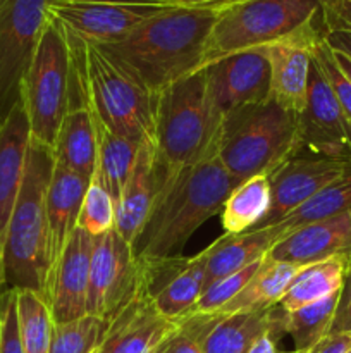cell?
I'll return each instance as SVG.
<instances>
[{
    "mask_svg": "<svg viewBox=\"0 0 351 353\" xmlns=\"http://www.w3.org/2000/svg\"><path fill=\"white\" fill-rule=\"evenodd\" d=\"M298 154V116L270 99L224 116L219 159L240 181L270 174Z\"/></svg>",
    "mask_w": 351,
    "mask_h": 353,
    "instance_id": "5b68a950",
    "label": "cell"
},
{
    "mask_svg": "<svg viewBox=\"0 0 351 353\" xmlns=\"http://www.w3.org/2000/svg\"><path fill=\"white\" fill-rule=\"evenodd\" d=\"M179 326L181 321L167 319L158 312L147 283L107 323L102 340L93 353H151L165 343Z\"/></svg>",
    "mask_w": 351,
    "mask_h": 353,
    "instance_id": "5bb4252c",
    "label": "cell"
},
{
    "mask_svg": "<svg viewBox=\"0 0 351 353\" xmlns=\"http://www.w3.org/2000/svg\"><path fill=\"white\" fill-rule=\"evenodd\" d=\"M203 71L210 99L222 116L270 99V65L265 48L227 55Z\"/></svg>",
    "mask_w": 351,
    "mask_h": 353,
    "instance_id": "4fadbf2b",
    "label": "cell"
},
{
    "mask_svg": "<svg viewBox=\"0 0 351 353\" xmlns=\"http://www.w3.org/2000/svg\"><path fill=\"white\" fill-rule=\"evenodd\" d=\"M160 168L155 154V143L143 141L138 150L136 162L116 203L114 230L129 245L134 243L150 217L160 190Z\"/></svg>",
    "mask_w": 351,
    "mask_h": 353,
    "instance_id": "d6986e66",
    "label": "cell"
},
{
    "mask_svg": "<svg viewBox=\"0 0 351 353\" xmlns=\"http://www.w3.org/2000/svg\"><path fill=\"white\" fill-rule=\"evenodd\" d=\"M85 72L95 119L131 141H153L158 95L126 65L86 40Z\"/></svg>",
    "mask_w": 351,
    "mask_h": 353,
    "instance_id": "52a82bcc",
    "label": "cell"
},
{
    "mask_svg": "<svg viewBox=\"0 0 351 353\" xmlns=\"http://www.w3.org/2000/svg\"><path fill=\"white\" fill-rule=\"evenodd\" d=\"M209 250L189 257L186 264L153 293V303L158 312L172 321H182L193 312L205 288V265Z\"/></svg>",
    "mask_w": 351,
    "mask_h": 353,
    "instance_id": "484cf974",
    "label": "cell"
},
{
    "mask_svg": "<svg viewBox=\"0 0 351 353\" xmlns=\"http://www.w3.org/2000/svg\"><path fill=\"white\" fill-rule=\"evenodd\" d=\"M78 228L93 238L102 236L116 228V202L96 172L89 178L79 210Z\"/></svg>",
    "mask_w": 351,
    "mask_h": 353,
    "instance_id": "d6a6232c",
    "label": "cell"
},
{
    "mask_svg": "<svg viewBox=\"0 0 351 353\" xmlns=\"http://www.w3.org/2000/svg\"><path fill=\"white\" fill-rule=\"evenodd\" d=\"M320 21V0H243L220 10L203 68L227 55L292 40Z\"/></svg>",
    "mask_w": 351,
    "mask_h": 353,
    "instance_id": "8992f818",
    "label": "cell"
},
{
    "mask_svg": "<svg viewBox=\"0 0 351 353\" xmlns=\"http://www.w3.org/2000/svg\"><path fill=\"white\" fill-rule=\"evenodd\" d=\"M346 210H351V162L339 178L323 186L308 202L303 203L277 224H281L288 234L289 231L298 230L305 224L327 219Z\"/></svg>",
    "mask_w": 351,
    "mask_h": 353,
    "instance_id": "f546056e",
    "label": "cell"
},
{
    "mask_svg": "<svg viewBox=\"0 0 351 353\" xmlns=\"http://www.w3.org/2000/svg\"><path fill=\"white\" fill-rule=\"evenodd\" d=\"M339 292L319 302L284 314V333L291 336L292 345H295L292 353H306L323 338L329 336Z\"/></svg>",
    "mask_w": 351,
    "mask_h": 353,
    "instance_id": "f1b7e54d",
    "label": "cell"
},
{
    "mask_svg": "<svg viewBox=\"0 0 351 353\" xmlns=\"http://www.w3.org/2000/svg\"><path fill=\"white\" fill-rule=\"evenodd\" d=\"M346 271L348 255H336L326 261L301 265L279 300V305L286 312H292L339 292Z\"/></svg>",
    "mask_w": 351,
    "mask_h": 353,
    "instance_id": "cb8c5ba5",
    "label": "cell"
},
{
    "mask_svg": "<svg viewBox=\"0 0 351 353\" xmlns=\"http://www.w3.org/2000/svg\"><path fill=\"white\" fill-rule=\"evenodd\" d=\"M346 353H351V348H350V350H348V352H346Z\"/></svg>",
    "mask_w": 351,
    "mask_h": 353,
    "instance_id": "7dc6e473",
    "label": "cell"
},
{
    "mask_svg": "<svg viewBox=\"0 0 351 353\" xmlns=\"http://www.w3.org/2000/svg\"><path fill=\"white\" fill-rule=\"evenodd\" d=\"M351 252V210L289 231L272 247L267 257L274 262L308 265Z\"/></svg>",
    "mask_w": 351,
    "mask_h": 353,
    "instance_id": "ac0fdd59",
    "label": "cell"
},
{
    "mask_svg": "<svg viewBox=\"0 0 351 353\" xmlns=\"http://www.w3.org/2000/svg\"><path fill=\"white\" fill-rule=\"evenodd\" d=\"M96 128V143H98V155H96L95 172L102 179L107 192L112 195L114 202L117 203L124 185L129 178L131 171L136 162L140 145L127 138L112 133L109 128L100 124L95 119Z\"/></svg>",
    "mask_w": 351,
    "mask_h": 353,
    "instance_id": "83f0119b",
    "label": "cell"
},
{
    "mask_svg": "<svg viewBox=\"0 0 351 353\" xmlns=\"http://www.w3.org/2000/svg\"><path fill=\"white\" fill-rule=\"evenodd\" d=\"M93 245L95 238L76 228L48 274L43 299L50 307L54 324L69 323L88 314L86 303Z\"/></svg>",
    "mask_w": 351,
    "mask_h": 353,
    "instance_id": "2e32d148",
    "label": "cell"
},
{
    "mask_svg": "<svg viewBox=\"0 0 351 353\" xmlns=\"http://www.w3.org/2000/svg\"><path fill=\"white\" fill-rule=\"evenodd\" d=\"M348 265H351V252H350V255H348Z\"/></svg>",
    "mask_w": 351,
    "mask_h": 353,
    "instance_id": "bcb514c9",
    "label": "cell"
},
{
    "mask_svg": "<svg viewBox=\"0 0 351 353\" xmlns=\"http://www.w3.org/2000/svg\"><path fill=\"white\" fill-rule=\"evenodd\" d=\"M71 50L64 28L48 17L36 52L21 85V99L30 121L31 140L54 150L67 107Z\"/></svg>",
    "mask_w": 351,
    "mask_h": 353,
    "instance_id": "ba28073f",
    "label": "cell"
},
{
    "mask_svg": "<svg viewBox=\"0 0 351 353\" xmlns=\"http://www.w3.org/2000/svg\"><path fill=\"white\" fill-rule=\"evenodd\" d=\"M240 183L222 165L219 150L171 178L160 179L150 217L131 245L134 257L141 262L182 257L189 238L210 217L220 214L226 199Z\"/></svg>",
    "mask_w": 351,
    "mask_h": 353,
    "instance_id": "6da1fadb",
    "label": "cell"
},
{
    "mask_svg": "<svg viewBox=\"0 0 351 353\" xmlns=\"http://www.w3.org/2000/svg\"><path fill=\"white\" fill-rule=\"evenodd\" d=\"M17 323L24 353H48L54 331L50 307L33 290H16Z\"/></svg>",
    "mask_w": 351,
    "mask_h": 353,
    "instance_id": "4dcf8cb0",
    "label": "cell"
},
{
    "mask_svg": "<svg viewBox=\"0 0 351 353\" xmlns=\"http://www.w3.org/2000/svg\"><path fill=\"white\" fill-rule=\"evenodd\" d=\"M224 116L210 99L205 71L172 83L158 95L155 154L160 179L219 150Z\"/></svg>",
    "mask_w": 351,
    "mask_h": 353,
    "instance_id": "277c9868",
    "label": "cell"
},
{
    "mask_svg": "<svg viewBox=\"0 0 351 353\" xmlns=\"http://www.w3.org/2000/svg\"><path fill=\"white\" fill-rule=\"evenodd\" d=\"M89 179L72 172L55 162L50 185L47 193V219H48V255L50 271L61 257L65 243L78 228L79 210ZM50 274V272H48Z\"/></svg>",
    "mask_w": 351,
    "mask_h": 353,
    "instance_id": "44dd1931",
    "label": "cell"
},
{
    "mask_svg": "<svg viewBox=\"0 0 351 353\" xmlns=\"http://www.w3.org/2000/svg\"><path fill=\"white\" fill-rule=\"evenodd\" d=\"M178 7L171 0H50L48 17L89 43H110L151 17Z\"/></svg>",
    "mask_w": 351,
    "mask_h": 353,
    "instance_id": "9c48e42d",
    "label": "cell"
},
{
    "mask_svg": "<svg viewBox=\"0 0 351 353\" xmlns=\"http://www.w3.org/2000/svg\"><path fill=\"white\" fill-rule=\"evenodd\" d=\"M31 131L23 99L0 116V250L3 254L7 226L23 183Z\"/></svg>",
    "mask_w": 351,
    "mask_h": 353,
    "instance_id": "ffe728a7",
    "label": "cell"
},
{
    "mask_svg": "<svg viewBox=\"0 0 351 353\" xmlns=\"http://www.w3.org/2000/svg\"><path fill=\"white\" fill-rule=\"evenodd\" d=\"M298 271L299 265L288 264V262H274L265 257L262 268L248 281V285L215 314L264 310L277 305Z\"/></svg>",
    "mask_w": 351,
    "mask_h": 353,
    "instance_id": "4316f807",
    "label": "cell"
},
{
    "mask_svg": "<svg viewBox=\"0 0 351 353\" xmlns=\"http://www.w3.org/2000/svg\"><path fill=\"white\" fill-rule=\"evenodd\" d=\"M147 283L143 264L116 230L95 238L89 261L88 316L109 323Z\"/></svg>",
    "mask_w": 351,
    "mask_h": 353,
    "instance_id": "30bf717a",
    "label": "cell"
},
{
    "mask_svg": "<svg viewBox=\"0 0 351 353\" xmlns=\"http://www.w3.org/2000/svg\"><path fill=\"white\" fill-rule=\"evenodd\" d=\"M329 334H350L351 336V265H348V271L344 274Z\"/></svg>",
    "mask_w": 351,
    "mask_h": 353,
    "instance_id": "f35d334b",
    "label": "cell"
},
{
    "mask_svg": "<svg viewBox=\"0 0 351 353\" xmlns=\"http://www.w3.org/2000/svg\"><path fill=\"white\" fill-rule=\"evenodd\" d=\"M312 59L313 62L319 65L320 72H322L323 78H326L327 83L330 85L341 110H343V114L346 116V119L350 121L351 124V83L348 81L346 76H344L343 72H341V69L337 68L326 37H322L315 45H313Z\"/></svg>",
    "mask_w": 351,
    "mask_h": 353,
    "instance_id": "e575fe53",
    "label": "cell"
},
{
    "mask_svg": "<svg viewBox=\"0 0 351 353\" xmlns=\"http://www.w3.org/2000/svg\"><path fill=\"white\" fill-rule=\"evenodd\" d=\"M284 314L281 305L264 310H241L217 314L212 327L203 338L205 353H248L251 345L267 331L284 333Z\"/></svg>",
    "mask_w": 351,
    "mask_h": 353,
    "instance_id": "7402d4cb",
    "label": "cell"
},
{
    "mask_svg": "<svg viewBox=\"0 0 351 353\" xmlns=\"http://www.w3.org/2000/svg\"><path fill=\"white\" fill-rule=\"evenodd\" d=\"M322 37L326 28L320 21L292 40L265 47L270 65V100L295 116L306 107L312 48Z\"/></svg>",
    "mask_w": 351,
    "mask_h": 353,
    "instance_id": "e0dca14e",
    "label": "cell"
},
{
    "mask_svg": "<svg viewBox=\"0 0 351 353\" xmlns=\"http://www.w3.org/2000/svg\"><path fill=\"white\" fill-rule=\"evenodd\" d=\"M299 154L351 161V124L341 110L332 88L313 62L310 68L308 100L298 116Z\"/></svg>",
    "mask_w": 351,
    "mask_h": 353,
    "instance_id": "7c38bea8",
    "label": "cell"
},
{
    "mask_svg": "<svg viewBox=\"0 0 351 353\" xmlns=\"http://www.w3.org/2000/svg\"><path fill=\"white\" fill-rule=\"evenodd\" d=\"M351 348L350 334H329L320 343H317L312 350L306 353H346Z\"/></svg>",
    "mask_w": 351,
    "mask_h": 353,
    "instance_id": "ab89813d",
    "label": "cell"
},
{
    "mask_svg": "<svg viewBox=\"0 0 351 353\" xmlns=\"http://www.w3.org/2000/svg\"><path fill=\"white\" fill-rule=\"evenodd\" d=\"M320 14L326 33L346 31L351 33V0H320Z\"/></svg>",
    "mask_w": 351,
    "mask_h": 353,
    "instance_id": "74e56055",
    "label": "cell"
},
{
    "mask_svg": "<svg viewBox=\"0 0 351 353\" xmlns=\"http://www.w3.org/2000/svg\"><path fill=\"white\" fill-rule=\"evenodd\" d=\"M105 327V321L88 314L69 323L54 324L48 353H93Z\"/></svg>",
    "mask_w": 351,
    "mask_h": 353,
    "instance_id": "1f68e13d",
    "label": "cell"
},
{
    "mask_svg": "<svg viewBox=\"0 0 351 353\" xmlns=\"http://www.w3.org/2000/svg\"><path fill=\"white\" fill-rule=\"evenodd\" d=\"M0 288H2V250H0Z\"/></svg>",
    "mask_w": 351,
    "mask_h": 353,
    "instance_id": "ee69618b",
    "label": "cell"
},
{
    "mask_svg": "<svg viewBox=\"0 0 351 353\" xmlns=\"http://www.w3.org/2000/svg\"><path fill=\"white\" fill-rule=\"evenodd\" d=\"M50 0H0V116L21 99V85L48 19Z\"/></svg>",
    "mask_w": 351,
    "mask_h": 353,
    "instance_id": "8fae6325",
    "label": "cell"
},
{
    "mask_svg": "<svg viewBox=\"0 0 351 353\" xmlns=\"http://www.w3.org/2000/svg\"><path fill=\"white\" fill-rule=\"evenodd\" d=\"M55 168L54 150L30 140L23 183L10 214L2 254V286L45 293L48 255L47 193Z\"/></svg>",
    "mask_w": 351,
    "mask_h": 353,
    "instance_id": "3957f363",
    "label": "cell"
},
{
    "mask_svg": "<svg viewBox=\"0 0 351 353\" xmlns=\"http://www.w3.org/2000/svg\"><path fill=\"white\" fill-rule=\"evenodd\" d=\"M220 10L174 7L124 38L98 45L160 95L167 86L202 71L206 43ZM96 45V43H95Z\"/></svg>",
    "mask_w": 351,
    "mask_h": 353,
    "instance_id": "7a4b0ae2",
    "label": "cell"
},
{
    "mask_svg": "<svg viewBox=\"0 0 351 353\" xmlns=\"http://www.w3.org/2000/svg\"><path fill=\"white\" fill-rule=\"evenodd\" d=\"M178 7H188V9H206V10H224L233 7L243 0H171Z\"/></svg>",
    "mask_w": 351,
    "mask_h": 353,
    "instance_id": "b9f144b4",
    "label": "cell"
},
{
    "mask_svg": "<svg viewBox=\"0 0 351 353\" xmlns=\"http://www.w3.org/2000/svg\"><path fill=\"white\" fill-rule=\"evenodd\" d=\"M282 236H286V231L281 224L250 230L240 234H224L206 248L209 254L205 265V288L217 279L234 274L246 265L267 257L272 247Z\"/></svg>",
    "mask_w": 351,
    "mask_h": 353,
    "instance_id": "603a6c76",
    "label": "cell"
},
{
    "mask_svg": "<svg viewBox=\"0 0 351 353\" xmlns=\"http://www.w3.org/2000/svg\"><path fill=\"white\" fill-rule=\"evenodd\" d=\"M164 345H165V343H162L160 347H157V348H155V350L151 352V353H165V352H164Z\"/></svg>",
    "mask_w": 351,
    "mask_h": 353,
    "instance_id": "f6af8a7d",
    "label": "cell"
},
{
    "mask_svg": "<svg viewBox=\"0 0 351 353\" xmlns=\"http://www.w3.org/2000/svg\"><path fill=\"white\" fill-rule=\"evenodd\" d=\"M351 161L295 155L268 174L272 186V203L265 219L253 230L274 226L298 207L308 202L315 193L339 178Z\"/></svg>",
    "mask_w": 351,
    "mask_h": 353,
    "instance_id": "9a60e30c",
    "label": "cell"
},
{
    "mask_svg": "<svg viewBox=\"0 0 351 353\" xmlns=\"http://www.w3.org/2000/svg\"><path fill=\"white\" fill-rule=\"evenodd\" d=\"M284 334L281 331H267V333L262 334L257 341L250 347L248 353H284L279 350V341Z\"/></svg>",
    "mask_w": 351,
    "mask_h": 353,
    "instance_id": "60d3db41",
    "label": "cell"
},
{
    "mask_svg": "<svg viewBox=\"0 0 351 353\" xmlns=\"http://www.w3.org/2000/svg\"><path fill=\"white\" fill-rule=\"evenodd\" d=\"M264 261L265 259L253 262V264L246 265V268L241 269V271L226 276V278L217 279L215 283L206 286V288L203 290L202 295H200L198 302H196L191 314L219 312L224 305H227V303H229L231 300L248 285V281H250V279L257 274L258 269L262 268ZM191 314H189V316H191Z\"/></svg>",
    "mask_w": 351,
    "mask_h": 353,
    "instance_id": "836d02e7",
    "label": "cell"
},
{
    "mask_svg": "<svg viewBox=\"0 0 351 353\" xmlns=\"http://www.w3.org/2000/svg\"><path fill=\"white\" fill-rule=\"evenodd\" d=\"M330 52H332V57H334V61H336L337 68L341 69V72H343V74L346 76L348 81L351 83V55L346 54V52L339 50V48H334V47H330Z\"/></svg>",
    "mask_w": 351,
    "mask_h": 353,
    "instance_id": "7bdbcfd3",
    "label": "cell"
},
{
    "mask_svg": "<svg viewBox=\"0 0 351 353\" xmlns=\"http://www.w3.org/2000/svg\"><path fill=\"white\" fill-rule=\"evenodd\" d=\"M284 353H292V352H284Z\"/></svg>",
    "mask_w": 351,
    "mask_h": 353,
    "instance_id": "c3c4849f",
    "label": "cell"
},
{
    "mask_svg": "<svg viewBox=\"0 0 351 353\" xmlns=\"http://www.w3.org/2000/svg\"><path fill=\"white\" fill-rule=\"evenodd\" d=\"M217 314H191L181 321L179 330L165 341V353H205L203 338L212 327Z\"/></svg>",
    "mask_w": 351,
    "mask_h": 353,
    "instance_id": "d590c367",
    "label": "cell"
},
{
    "mask_svg": "<svg viewBox=\"0 0 351 353\" xmlns=\"http://www.w3.org/2000/svg\"><path fill=\"white\" fill-rule=\"evenodd\" d=\"M272 186L268 174H257L241 181L224 202L220 217L226 234H240L257 228L268 214Z\"/></svg>",
    "mask_w": 351,
    "mask_h": 353,
    "instance_id": "d4e9b609",
    "label": "cell"
},
{
    "mask_svg": "<svg viewBox=\"0 0 351 353\" xmlns=\"http://www.w3.org/2000/svg\"><path fill=\"white\" fill-rule=\"evenodd\" d=\"M0 353H24L17 323L16 290L0 293Z\"/></svg>",
    "mask_w": 351,
    "mask_h": 353,
    "instance_id": "8d00e7d4",
    "label": "cell"
}]
</instances>
